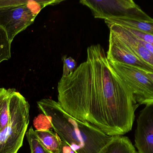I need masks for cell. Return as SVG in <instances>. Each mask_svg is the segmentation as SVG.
Segmentation results:
<instances>
[{"label":"cell","mask_w":153,"mask_h":153,"mask_svg":"<svg viewBox=\"0 0 153 153\" xmlns=\"http://www.w3.org/2000/svg\"><path fill=\"white\" fill-rule=\"evenodd\" d=\"M58 102L74 117L110 136L131 131L139 104L116 72L100 44L87 48V58L57 86Z\"/></svg>","instance_id":"obj_1"},{"label":"cell","mask_w":153,"mask_h":153,"mask_svg":"<svg viewBox=\"0 0 153 153\" xmlns=\"http://www.w3.org/2000/svg\"><path fill=\"white\" fill-rule=\"evenodd\" d=\"M37 105L62 141L75 153H99L113 138L95 126L74 117L58 102L43 99Z\"/></svg>","instance_id":"obj_2"},{"label":"cell","mask_w":153,"mask_h":153,"mask_svg":"<svg viewBox=\"0 0 153 153\" xmlns=\"http://www.w3.org/2000/svg\"><path fill=\"white\" fill-rule=\"evenodd\" d=\"M9 108V123L0 132V153L18 152L29 123V104L19 93L13 90Z\"/></svg>","instance_id":"obj_3"},{"label":"cell","mask_w":153,"mask_h":153,"mask_svg":"<svg viewBox=\"0 0 153 153\" xmlns=\"http://www.w3.org/2000/svg\"><path fill=\"white\" fill-rule=\"evenodd\" d=\"M89 7L95 18H126L146 21L153 20L132 0L86 1H80Z\"/></svg>","instance_id":"obj_4"},{"label":"cell","mask_w":153,"mask_h":153,"mask_svg":"<svg viewBox=\"0 0 153 153\" xmlns=\"http://www.w3.org/2000/svg\"><path fill=\"white\" fill-rule=\"evenodd\" d=\"M109 61L129 87L139 105L153 103V82L146 74L147 72L131 66Z\"/></svg>","instance_id":"obj_5"},{"label":"cell","mask_w":153,"mask_h":153,"mask_svg":"<svg viewBox=\"0 0 153 153\" xmlns=\"http://www.w3.org/2000/svg\"><path fill=\"white\" fill-rule=\"evenodd\" d=\"M32 1L29 0L24 5L0 10V27L5 31L11 42L16 35L34 22L38 15Z\"/></svg>","instance_id":"obj_6"},{"label":"cell","mask_w":153,"mask_h":153,"mask_svg":"<svg viewBox=\"0 0 153 153\" xmlns=\"http://www.w3.org/2000/svg\"><path fill=\"white\" fill-rule=\"evenodd\" d=\"M109 61H115L153 73V67L139 58L134 53L111 32L110 33L109 46L107 53Z\"/></svg>","instance_id":"obj_7"},{"label":"cell","mask_w":153,"mask_h":153,"mask_svg":"<svg viewBox=\"0 0 153 153\" xmlns=\"http://www.w3.org/2000/svg\"><path fill=\"white\" fill-rule=\"evenodd\" d=\"M137 123L135 143L138 153H153V103L140 112Z\"/></svg>","instance_id":"obj_8"},{"label":"cell","mask_w":153,"mask_h":153,"mask_svg":"<svg viewBox=\"0 0 153 153\" xmlns=\"http://www.w3.org/2000/svg\"><path fill=\"white\" fill-rule=\"evenodd\" d=\"M110 31L128 47L141 60L153 67V54L142 45L136 37L126 28L117 24L107 23Z\"/></svg>","instance_id":"obj_9"},{"label":"cell","mask_w":153,"mask_h":153,"mask_svg":"<svg viewBox=\"0 0 153 153\" xmlns=\"http://www.w3.org/2000/svg\"><path fill=\"white\" fill-rule=\"evenodd\" d=\"M105 23L117 24L153 35V20L135 19L126 18H111L105 19Z\"/></svg>","instance_id":"obj_10"},{"label":"cell","mask_w":153,"mask_h":153,"mask_svg":"<svg viewBox=\"0 0 153 153\" xmlns=\"http://www.w3.org/2000/svg\"><path fill=\"white\" fill-rule=\"evenodd\" d=\"M35 132L41 143L49 152H60L62 141L56 133L46 128H39Z\"/></svg>","instance_id":"obj_11"},{"label":"cell","mask_w":153,"mask_h":153,"mask_svg":"<svg viewBox=\"0 0 153 153\" xmlns=\"http://www.w3.org/2000/svg\"><path fill=\"white\" fill-rule=\"evenodd\" d=\"M99 153H137L131 141L126 137L114 136Z\"/></svg>","instance_id":"obj_12"},{"label":"cell","mask_w":153,"mask_h":153,"mask_svg":"<svg viewBox=\"0 0 153 153\" xmlns=\"http://www.w3.org/2000/svg\"><path fill=\"white\" fill-rule=\"evenodd\" d=\"M13 90L4 89L0 94V132L8 125L10 119V99Z\"/></svg>","instance_id":"obj_13"},{"label":"cell","mask_w":153,"mask_h":153,"mask_svg":"<svg viewBox=\"0 0 153 153\" xmlns=\"http://www.w3.org/2000/svg\"><path fill=\"white\" fill-rule=\"evenodd\" d=\"M11 44L5 31L0 27V63L10 58Z\"/></svg>","instance_id":"obj_14"},{"label":"cell","mask_w":153,"mask_h":153,"mask_svg":"<svg viewBox=\"0 0 153 153\" xmlns=\"http://www.w3.org/2000/svg\"><path fill=\"white\" fill-rule=\"evenodd\" d=\"M26 134L31 153H50L41 143L32 127Z\"/></svg>","instance_id":"obj_15"},{"label":"cell","mask_w":153,"mask_h":153,"mask_svg":"<svg viewBox=\"0 0 153 153\" xmlns=\"http://www.w3.org/2000/svg\"><path fill=\"white\" fill-rule=\"evenodd\" d=\"M64 63L63 77H66L74 71L76 67V63L75 60L71 57H67L66 55L63 57Z\"/></svg>","instance_id":"obj_16"},{"label":"cell","mask_w":153,"mask_h":153,"mask_svg":"<svg viewBox=\"0 0 153 153\" xmlns=\"http://www.w3.org/2000/svg\"><path fill=\"white\" fill-rule=\"evenodd\" d=\"M29 0H0V10L26 4Z\"/></svg>","instance_id":"obj_17"},{"label":"cell","mask_w":153,"mask_h":153,"mask_svg":"<svg viewBox=\"0 0 153 153\" xmlns=\"http://www.w3.org/2000/svg\"><path fill=\"white\" fill-rule=\"evenodd\" d=\"M59 153H75L73 151L71 150L70 146L65 143L64 142H62V145L61 151Z\"/></svg>","instance_id":"obj_18"},{"label":"cell","mask_w":153,"mask_h":153,"mask_svg":"<svg viewBox=\"0 0 153 153\" xmlns=\"http://www.w3.org/2000/svg\"><path fill=\"white\" fill-rule=\"evenodd\" d=\"M146 74L153 82V73L146 72Z\"/></svg>","instance_id":"obj_19"},{"label":"cell","mask_w":153,"mask_h":153,"mask_svg":"<svg viewBox=\"0 0 153 153\" xmlns=\"http://www.w3.org/2000/svg\"><path fill=\"white\" fill-rule=\"evenodd\" d=\"M4 88H0V94L2 92Z\"/></svg>","instance_id":"obj_20"}]
</instances>
